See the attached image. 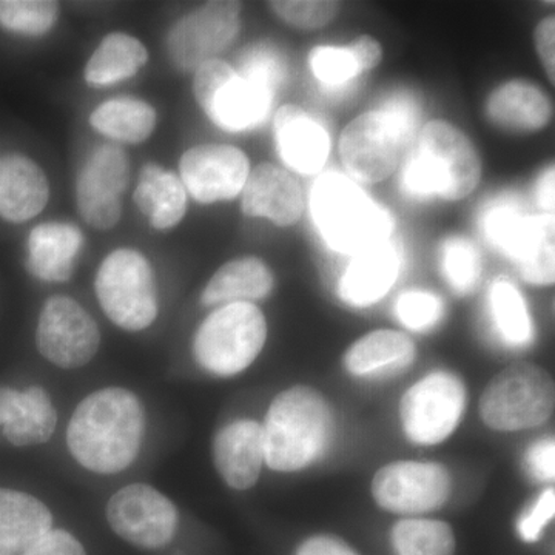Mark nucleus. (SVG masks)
Returning a JSON list of instances; mask_svg holds the SVG:
<instances>
[{
  "label": "nucleus",
  "instance_id": "nucleus-30",
  "mask_svg": "<svg viewBox=\"0 0 555 555\" xmlns=\"http://www.w3.org/2000/svg\"><path fill=\"white\" fill-rule=\"evenodd\" d=\"M147 61V49L137 38L112 33L87 62L86 80L93 87L113 86L133 78Z\"/></svg>",
  "mask_w": 555,
  "mask_h": 555
},
{
  "label": "nucleus",
  "instance_id": "nucleus-27",
  "mask_svg": "<svg viewBox=\"0 0 555 555\" xmlns=\"http://www.w3.org/2000/svg\"><path fill=\"white\" fill-rule=\"evenodd\" d=\"M554 215L525 217L516 236L506 248L518 273L534 286H550L555 280Z\"/></svg>",
  "mask_w": 555,
  "mask_h": 555
},
{
  "label": "nucleus",
  "instance_id": "nucleus-23",
  "mask_svg": "<svg viewBox=\"0 0 555 555\" xmlns=\"http://www.w3.org/2000/svg\"><path fill=\"white\" fill-rule=\"evenodd\" d=\"M486 116L499 129L534 133L553 118L550 98L528 80H509L492 91L486 101Z\"/></svg>",
  "mask_w": 555,
  "mask_h": 555
},
{
  "label": "nucleus",
  "instance_id": "nucleus-19",
  "mask_svg": "<svg viewBox=\"0 0 555 555\" xmlns=\"http://www.w3.org/2000/svg\"><path fill=\"white\" fill-rule=\"evenodd\" d=\"M214 462L230 488L250 489L264 465L262 426L255 420L243 418L222 427L215 437Z\"/></svg>",
  "mask_w": 555,
  "mask_h": 555
},
{
  "label": "nucleus",
  "instance_id": "nucleus-13",
  "mask_svg": "<svg viewBox=\"0 0 555 555\" xmlns=\"http://www.w3.org/2000/svg\"><path fill=\"white\" fill-rule=\"evenodd\" d=\"M107 520L113 531L131 545L158 550L169 545L177 534L179 514L158 489L134 483L109 499Z\"/></svg>",
  "mask_w": 555,
  "mask_h": 555
},
{
  "label": "nucleus",
  "instance_id": "nucleus-33",
  "mask_svg": "<svg viewBox=\"0 0 555 555\" xmlns=\"http://www.w3.org/2000/svg\"><path fill=\"white\" fill-rule=\"evenodd\" d=\"M491 310L503 339L511 346L531 341L532 324L520 292L507 281H496L491 288Z\"/></svg>",
  "mask_w": 555,
  "mask_h": 555
},
{
  "label": "nucleus",
  "instance_id": "nucleus-46",
  "mask_svg": "<svg viewBox=\"0 0 555 555\" xmlns=\"http://www.w3.org/2000/svg\"><path fill=\"white\" fill-rule=\"evenodd\" d=\"M382 112H385L387 116H390V118L393 119V122L400 127V130L403 131L408 141L412 138V133H414L416 126V119L418 118H416L415 104H412V101L409 100V98H393V100H390L389 104H387Z\"/></svg>",
  "mask_w": 555,
  "mask_h": 555
},
{
  "label": "nucleus",
  "instance_id": "nucleus-43",
  "mask_svg": "<svg viewBox=\"0 0 555 555\" xmlns=\"http://www.w3.org/2000/svg\"><path fill=\"white\" fill-rule=\"evenodd\" d=\"M526 467L537 480L550 481L555 476V443L553 438H545L529 449Z\"/></svg>",
  "mask_w": 555,
  "mask_h": 555
},
{
  "label": "nucleus",
  "instance_id": "nucleus-1",
  "mask_svg": "<svg viewBox=\"0 0 555 555\" xmlns=\"http://www.w3.org/2000/svg\"><path fill=\"white\" fill-rule=\"evenodd\" d=\"M144 434L141 400L129 389L107 387L83 398L73 412L67 444L80 466L109 476L137 460Z\"/></svg>",
  "mask_w": 555,
  "mask_h": 555
},
{
  "label": "nucleus",
  "instance_id": "nucleus-47",
  "mask_svg": "<svg viewBox=\"0 0 555 555\" xmlns=\"http://www.w3.org/2000/svg\"><path fill=\"white\" fill-rule=\"evenodd\" d=\"M297 555H358L341 539L332 535L310 537L301 546Z\"/></svg>",
  "mask_w": 555,
  "mask_h": 555
},
{
  "label": "nucleus",
  "instance_id": "nucleus-48",
  "mask_svg": "<svg viewBox=\"0 0 555 555\" xmlns=\"http://www.w3.org/2000/svg\"><path fill=\"white\" fill-rule=\"evenodd\" d=\"M554 167L543 171L539 182H537V199L540 207L546 211V215H554Z\"/></svg>",
  "mask_w": 555,
  "mask_h": 555
},
{
  "label": "nucleus",
  "instance_id": "nucleus-37",
  "mask_svg": "<svg viewBox=\"0 0 555 555\" xmlns=\"http://www.w3.org/2000/svg\"><path fill=\"white\" fill-rule=\"evenodd\" d=\"M309 61L315 78L331 87L343 86L361 73L347 47H317L310 51Z\"/></svg>",
  "mask_w": 555,
  "mask_h": 555
},
{
  "label": "nucleus",
  "instance_id": "nucleus-31",
  "mask_svg": "<svg viewBox=\"0 0 555 555\" xmlns=\"http://www.w3.org/2000/svg\"><path fill=\"white\" fill-rule=\"evenodd\" d=\"M90 124L109 139L139 144L152 137L156 126V112L147 102L118 98L104 102L94 109Z\"/></svg>",
  "mask_w": 555,
  "mask_h": 555
},
{
  "label": "nucleus",
  "instance_id": "nucleus-39",
  "mask_svg": "<svg viewBox=\"0 0 555 555\" xmlns=\"http://www.w3.org/2000/svg\"><path fill=\"white\" fill-rule=\"evenodd\" d=\"M397 315L411 331H427L440 320L441 301L429 292L409 291L398 298Z\"/></svg>",
  "mask_w": 555,
  "mask_h": 555
},
{
  "label": "nucleus",
  "instance_id": "nucleus-15",
  "mask_svg": "<svg viewBox=\"0 0 555 555\" xmlns=\"http://www.w3.org/2000/svg\"><path fill=\"white\" fill-rule=\"evenodd\" d=\"M129 185V159L122 149L105 144L94 150L76 182L80 217L98 230L118 224L122 215L120 196Z\"/></svg>",
  "mask_w": 555,
  "mask_h": 555
},
{
  "label": "nucleus",
  "instance_id": "nucleus-5",
  "mask_svg": "<svg viewBox=\"0 0 555 555\" xmlns=\"http://www.w3.org/2000/svg\"><path fill=\"white\" fill-rule=\"evenodd\" d=\"M266 339L264 313L251 302H232L203 321L193 341V356L204 371L233 377L257 360Z\"/></svg>",
  "mask_w": 555,
  "mask_h": 555
},
{
  "label": "nucleus",
  "instance_id": "nucleus-28",
  "mask_svg": "<svg viewBox=\"0 0 555 555\" xmlns=\"http://www.w3.org/2000/svg\"><path fill=\"white\" fill-rule=\"evenodd\" d=\"M133 199L159 232L177 228L188 211V190L181 179L156 164L142 169Z\"/></svg>",
  "mask_w": 555,
  "mask_h": 555
},
{
  "label": "nucleus",
  "instance_id": "nucleus-3",
  "mask_svg": "<svg viewBox=\"0 0 555 555\" xmlns=\"http://www.w3.org/2000/svg\"><path fill=\"white\" fill-rule=\"evenodd\" d=\"M481 159L463 131L444 120H430L403 171V185L414 196L460 201L477 189Z\"/></svg>",
  "mask_w": 555,
  "mask_h": 555
},
{
  "label": "nucleus",
  "instance_id": "nucleus-2",
  "mask_svg": "<svg viewBox=\"0 0 555 555\" xmlns=\"http://www.w3.org/2000/svg\"><path fill=\"white\" fill-rule=\"evenodd\" d=\"M331 429V409L318 390H284L270 404L262 426L266 465L276 473L305 469L326 449Z\"/></svg>",
  "mask_w": 555,
  "mask_h": 555
},
{
  "label": "nucleus",
  "instance_id": "nucleus-25",
  "mask_svg": "<svg viewBox=\"0 0 555 555\" xmlns=\"http://www.w3.org/2000/svg\"><path fill=\"white\" fill-rule=\"evenodd\" d=\"M53 516L39 499L0 489V555L24 554L49 534Z\"/></svg>",
  "mask_w": 555,
  "mask_h": 555
},
{
  "label": "nucleus",
  "instance_id": "nucleus-7",
  "mask_svg": "<svg viewBox=\"0 0 555 555\" xmlns=\"http://www.w3.org/2000/svg\"><path fill=\"white\" fill-rule=\"evenodd\" d=\"M94 291L105 315L124 331H144L158 317L155 273L137 250L112 251L98 270Z\"/></svg>",
  "mask_w": 555,
  "mask_h": 555
},
{
  "label": "nucleus",
  "instance_id": "nucleus-4",
  "mask_svg": "<svg viewBox=\"0 0 555 555\" xmlns=\"http://www.w3.org/2000/svg\"><path fill=\"white\" fill-rule=\"evenodd\" d=\"M313 221L328 246L343 254H358L385 243L389 217L375 206L350 179L323 175L313 185Z\"/></svg>",
  "mask_w": 555,
  "mask_h": 555
},
{
  "label": "nucleus",
  "instance_id": "nucleus-42",
  "mask_svg": "<svg viewBox=\"0 0 555 555\" xmlns=\"http://www.w3.org/2000/svg\"><path fill=\"white\" fill-rule=\"evenodd\" d=\"M22 555H87L83 546L80 545L75 535L67 531H51L42 537L39 542L28 547Z\"/></svg>",
  "mask_w": 555,
  "mask_h": 555
},
{
  "label": "nucleus",
  "instance_id": "nucleus-11",
  "mask_svg": "<svg viewBox=\"0 0 555 555\" xmlns=\"http://www.w3.org/2000/svg\"><path fill=\"white\" fill-rule=\"evenodd\" d=\"M240 28V2H208L173 25L167 36V53L181 72H196L217 60L236 39Z\"/></svg>",
  "mask_w": 555,
  "mask_h": 555
},
{
  "label": "nucleus",
  "instance_id": "nucleus-45",
  "mask_svg": "<svg viewBox=\"0 0 555 555\" xmlns=\"http://www.w3.org/2000/svg\"><path fill=\"white\" fill-rule=\"evenodd\" d=\"M347 49L352 53L361 73L378 67L383 60L382 46H379L378 40L371 38V36H360L352 43H349Z\"/></svg>",
  "mask_w": 555,
  "mask_h": 555
},
{
  "label": "nucleus",
  "instance_id": "nucleus-35",
  "mask_svg": "<svg viewBox=\"0 0 555 555\" xmlns=\"http://www.w3.org/2000/svg\"><path fill=\"white\" fill-rule=\"evenodd\" d=\"M443 272L449 286L459 295L473 292L480 280L481 261L470 241L451 238L443 246Z\"/></svg>",
  "mask_w": 555,
  "mask_h": 555
},
{
  "label": "nucleus",
  "instance_id": "nucleus-40",
  "mask_svg": "<svg viewBox=\"0 0 555 555\" xmlns=\"http://www.w3.org/2000/svg\"><path fill=\"white\" fill-rule=\"evenodd\" d=\"M524 219L525 215H521L516 207L509 206V204L491 208L485 218L486 236L494 246L506 251Z\"/></svg>",
  "mask_w": 555,
  "mask_h": 555
},
{
  "label": "nucleus",
  "instance_id": "nucleus-10",
  "mask_svg": "<svg viewBox=\"0 0 555 555\" xmlns=\"http://www.w3.org/2000/svg\"><path fill=\"white\" fill-rule=\"evenodd\" d=\"M408 138L385 112H369L347 124L339 155L347 173L363 184H377L397 170Z\"/></svg>",
  "mask_w": 555,
  "mask_h": 555
},
{
  "label": "nucleus",
  "instance_id": "nucleus-41",
  "mask_svg": "<svg viewBox=\"0 0 555 555\" xmlns=\"http://www.w3.org/2000/svg\"><path fill=\"white\" fill-rule=\"evenodd\" d=\"M555 514V491L546 489L534 505L526 511V514L518 520L517 529L524 542H537L542 535L543 529L553 520Z\"/></svg>",
  "mask_w": 555,
  "mask_h": 555
},
{
  "label": "nucleus",
  "instance_id": "nucleus-24",
  "mask_svg": "<svg viewBox=\"0 0 555 555\" xmlns=\"http://www.w3.org/2000/svg\"><path fill=\"white\" fill-rule=\"evenodd\" d=\"M82 241V233L64 222H47L33 229L27 258L31 275L49 283L68 281L75 272Z\"/></svg>",
  "mask_w": 555,
  "mask_h": 555
},
{
  "label": "nucleus",
  "instance_id": "nucleus-29",
  "mask_svg": "<svg viewBox=\"0 0 555 555\" xmlns=\"http://www.w3.org/2000/svg\"><path fill=\"white\" fill-rule=\"evenodd\" d=\"M275 286V278L261 259L246 257L230 261L211 276L204 288V306L250 302L270 295Z\"/></svg>",
  "mask_w": 555,
  "mask_h": 555
},
{
  "label": "nucleus",
  "instance_id": "nucleus-8",
  "mask_svg": "<svg viewBox=\"0 0 555 555\" xmlns=\"http://www.w3.org/2000/svg\"><path fill=\"white\" fill-rule=\"evenodd\" d=\"M193 93L211 122L228 131L259 126L269 115L275 96L219 60L196 69Z\"/></svg>",
  "mask_w": 555,
  "mask_h": 555
},
{
  "label": "nucleus",
  "instance_id": "nucleus-26",
  "mask_svg": "<svg viewBox=\"0 0 555 555\" xmlns=\"http://www.w3.org/2000/svg\"><path fill=\"white\" fill-rule=\"evenodd\" d=\"M416 347L408 335L397 331H375L347 349L345 367L353 377H386L414 363Z\"/></svg>",
  "mask_w": 555,
  "mask_h": 555
},
{
  "label": "nucleus",
  "instance_id": "nucleus-21",
  "mask_svg": "<svg viewBox=\"0 0 555 555\" xmlns=\"http://www.w3.org/2000/svg\"><path fill=\"white\" fill-rule=\"evenodd\" d=\"M49 199V179L35 160L22 155L0 160V217L14 224L30 221Z\"/></svg>",
  "mask_w": 555,
  "mask_h": 555
},
{
  "label": "nucleus",
  "instance_id": "nucleus-16",
  "mask_svg": "<svg viewBox=\"0 0 555 555\" xmlns=\"http://www.w3.org/2000/svg\"><path fill=\"white\" fill-rule=\"evenodd\" d=\"M185 190L201 204L236 198L243 192L250 163L243 150L225 144H203L179 160Z\"/></svg>",
  "mask_w": 555,
  "mask_h": 555
},
{
  "label": "nucleus",
  "instance_id": "nucleus-20",
  "mask_svg": "<svg viewBox=\"0 0 555 555\" xmlns=\"http://www.w3.org/2000/svg\"><path fill=\"white\" fill-rule=\"evenodd\" d=\"M276 150L292 170L315 175L326 164L327 131L298 105H284L275 116Z\"/></svg>",
  "mask_w": 555,
  "mask_h": 555
},
{
  "label": "nucleus",
  "instance_id": "nucleus-22",
  "mask_svg": "<svg viewBox=\"0 0 555 555\" xmlns=\"http://www.w3.org/2000/svg\"><path fill=\"white\" fill-rule=\"evenodd\" d=\"M400 262L386 243L358 251L338 284V295L346 305L367 308L379 301L396 284Z\"/></svg>",
  "mask_w": 555,
  "mask_h": 555
},
{
  "label": "nucleus",
  "instance_id": "nucleus-38",
  "mask_svg": "<svg viewBox=\"0 0 555 555\" xmlns=\"http://www.w3.org/2000/svg\"><path fill=\"white\" fill-rule=\"evenodd\" d=\"M240 75L275 94L286 76V69L275 51L268 47H255L241 60Z\"/></svg>",
  "mask_w": 555,
  "mask_h": 555
},
{
  "label": "nucleus",
  "instance_id": "nucleus-9",
  "mask_svg": "<svg viewBox=\"0 0 555 555\" xmlns=\"http://www.w3.org/2000/svg\"><path fill=\"white\" fill-rule=\"evenodd\" d=\"M466 389L449 372H434L416 382L400 403V420L412 443L434 447L451 437L462 422Z\"/></svg>",
  "mask_w": 555,
  "mask_h": 555
},
{
  "label": "nucleus",
  "instance_id": "nucleus-12",
  "mask_svg": "<svg viewBox=\"0 0 555 555\" xmlns=\"http://www.w3.org/2000/svg\"><path fill=\"white\" fill-rule=\"evenodd\" d=\"M36 346L40 356L62 369L89 364L101 346L96 321L78 301L53 297L40 312Z\"/></svg>",
  "mask_w": 555,
  "mask_h": 555
},
{
  "label": "nucleus",
  "instance_id": "nucleus-18",
  "mask_svg": "<svg viewBox=\"0 0 555 555\" xmlns=\"http://www.w3.org/2000/svg\"><path fill=\"white\" fill-rule=\"evenodd\" d=\"M56 425V409L43 387H0V426L11 444L25 448L47 443Z\"/></svg>",
  "mask_w": 555,
  "mask_h": 555
},
{
  "label": "nucleus",
  "instance_id": "nucleus-34",
  "mask_svg": "<svg viewBox=\"0 0 555 555\" xmlns=\"http://www.w3.org/2000/svg\"><path fill=\"white\" fill-rule=\"evenodd\" d=\"M60 11L51 0H0V25L17 35L42 36L54 27Z\"/></svg>",
  "mask_w": 555,
  "mask_h": 555
},
{
  "label": "nucleus",
  "instance_id": "nucleus-14",
  "mask_svg": "<svg viewBox=\"0 0 555 555\" xmlns=\"http://www.w3.org/2000/svg\"><path fill=\"white\" fill-rule=\"evenodd\" d=\"M451 488L447 467L438 463H390L372 480L377 505L396 514L433 513L448 502Z\"/></svg>",
  "mask_w": 555,
  "mask_h": 555
},
{
  "label": "nucleus",
  "instance_id": "nucleus-6",
  "mask_svg": "<svg viewBox=\"0 0 555 555\" xmlns=\"http://www.w3.org/2000/svg\"><path fill=\"white\" fill-rule=\"evenodd\" d=\"M554 403V379L545 369L520 363L492 378L480 398V415L489 429L516 433L546 423Z\"/></svg>",
  "mask_w": 555,
  "mask_h": 555
},
{
  "label": "nucleus",
  "instance_id": "nucleus-17",
  "mask_svg": "<svg viewBox=\"0 0 555 555\" xmlns=\"http://www.w3.org/2000/svg\"><path fill=\"white\" fill-rule=\"evenodd\" d=\"M241 193V210L246 217L266 218L280 228L297 224L305 210L297 179L272 164H259L250 170Z\"/></svg>",
  "mask_w": 555,
  "mask_h": 555
},
{
  "label": "nucleus",
  "instance_id": "nucleus-32",
  "mask_svg": "<svg viewBox=\"0 0 555 555\" xmlns=\"http://www.w3.org/2000/svg\"><path fill=\"white\" fill-rule=\"evenodd\" d=\"M392 546L398 555H454L451 526L429 518H406L393 526Z\"/></svg>",
  "mask_w": 555,
  "mask_h": 555
},
{
  "label": "nucleus",
  "instance_id": "nucleus-44",
  "mask_svg": "<svg viewBox=\"0 0 555 555\" xmlns=\"http://www.w3.org/2000/svg\"><path fill=\"white\" fill-rule=\"evenodd\" d=\"M535 50L545 67L547 79L555 83V20L547 16L540 21L534 31Z\"/></svg>",
  "mask_w": 555,
  "mask_h": 555
},
{
  "label": "nucleus",
  "instance_id": "nucleus-36",
  "mask_svg": "<svg viewBox=\"0 0 555 555\" xmlns=\"http://www.w3.org/2000/svg\"><path fill=\"white\" fill-rule=\"evenodd\" d=\"M270 10L298 30H320L327 27L339 13L338 2L332 0H275Z\"/></svg>",
  "mask_w": 555,
  "mask_h": 555
}]
</instances>
